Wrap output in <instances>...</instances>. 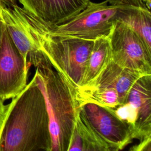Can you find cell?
Segmentation results:
<instances>
[{"instance_id": "obj_1", "label": "cell", "mask_w": 151, "mask_h": 151, "mask_svg": "<svg viewBox=\"0 0 151 151\" xmlns=\"http://www.w3.org/2000/svg\"><path fill=\"white\" fill-rule=\"evenodd\" d=\"M10 103L0 151H51L49 116L34 77Z\"/></svg>"}, {"instance_id": "obj_2", "label": "cell", "mask_w": 151, "mask_h": 151, "mask_svg": "<svg viewBox=\"0 0 151 151\" xmlns=\"http://www.w3.org/2000/svg\"><path fill=\"white\" fill-rule=\"evenodd\" d=\"M35 80L44 96L49 116L51 151H68L80 105L76 90L40 50L28 57Z\"/></svg>"}, {"instance_id": "obj_3", "label": "cell", "mask_w": 151, "mask_h": 151, "mask_svg": "<svg viewBox=\"0 0 151 151\" xmlns=\"http://www.w3.org/2000/svg\"><path fill=\"white\" fill-rule=\"evenodd\" d=\"M130 5L109 4L106 0L90 1L83 11L68 21L52 25L50 35L89 40L109 36L116 21Z\"/></svg>"}, {"instance_id": "obj_4", "label": "cell", "mask_w": 151, "mask_h": 151, "mask_svg": "<svg viewBox=\"0 0 151 151\" xmlns=\"http://www.w3.org/2000/svg\"><path fill=\"white\" fill-rule=\"evenodd\" d=\"M94 40L49 35L41 51L52 66L77 90L82 83Z\"/></svg>"}, {"instance_id": "obj_5", "label": "cell", "mask_w": 151, "mask_h": 151, "mask_svg": "<svg viewBox=\"0 0 151 151\" xmlns=\"http://www.w3.org/2000/svg\"><path fill=\"white\" fill-rule=\"evenodd\" d=\"M0 15L9 37L27 61L41 50L52 26L17 3L7 5L1 2Z\"/></svg>"}, {"instance_id": "obj_6", "label": "cell", "mask_w": 151, "mask_h": 151, "mask_svg": "<svg viewBox=\"0 0 151 151\" xmlns=\"http://www.w3.org/2000/svg\"><path fill=\"white\" fill-rule=\"evenodd\" d=\"M109 37L114 63L143 75L151 74V50L131 28L117 20Z\"/></svg>"}, {"instance_id": "obj_7", "label": "cell", "mask_w": 151, "mask_h": 151, "mask_svg": "<svg viewBox=\"0 0 151 151\" xmlns=\"http://www.w3.org/2000/svg\"><path fill=\"white\" fill-rule=\"evenodd\" d=\"M79 112L112 151L122 150L133 142L130 126L120 120L112 107L86 103L80 106Z\"/></svg>"}, {"instance_id": "obj_8", "label": "cell", "mask_w": 151, "mask_h": 151, "mask_svg": "<svg viewBox=\"0 0 151 151\" xmlns=\"http://www.w3.org/2000/svg\"><path fill=\"white\" fill-rule=\"evenodd\" d=\"M30 63L24 59L6 29L0 45V98L3 100L18 96L27 84Z\"/></svg>"}, {"instance_id": "obj_9", "label": "cell", "mask_w": 151, "mask_h": 151, "mask_svg": "<svg viewBox=\"0 0 151 151\" xmlns=\"http://www.w3.org/2000/svg\"><path fill=\"white\" fill-rule=\"evenodd\" d=\"M127 101L138 110L137 119L132 129L133 138L139 143L131 151L151 150V74L140 77L132 86Z\"/></svg>"}, {"instance_id": "obj_10", "label": "cell", "mask_w": 151, "mask_h": 151, "mask_svg": "<svg viewBox=\"0 0 151 151\" xmlns=\"http://www.w3.org/2000/svg\"><path fill=\"white\" fill-rule=\"evenodd\" d=\"M22 8L45 22L58 25L81 11L90 0H18Z\"/></svg>"}, {"instance_id": "obj_11", "label": "cell", "mask_w": 151, "mask_h": 151, "mask_svg": "<svg viewBox=\"0 0 151 151\" xmlns=\"http://www.w3.org/2000/svg\"><path fill=\"white\" fill-rule=\"evenodd\" d=\"M143 76L145 75L120 66L111 60L94 80L80 87L114 88L118 93L121 105L127 101L129 93L133 84Z\"/></svg>"}, {"instance_id": "obj_12", "label": "cell", "mask_w": 151, "mask_h": 151, "mask_svg": "<svg viewBox=\"0 0 151 151\" xmlns=\"http://www.w3.org/2000/svg\"><path fill=\"white\" fill-rule=\"evenodd\" d=\"M112 151L111 147L78 112L68 151Z\"/></svg>"}, {"instance_id": "obj_13", "label": "cell", "mask_w": 151, "mask_h": 151, "mask_svg": "<svg viewBox=\"0 0 151 151\" xmlns=\"http://www.w3.org/2000/svg\"><path fill=\"white\" fill-rule=\"evenodd\" d=\"M111 60V51L109 36L94 40L81 86H84L94 80Z\"/></svg>"}, {"instance_id": "obj_14", "label": "cell", "mask_w": 151, "mask_h": 151, "mask_svg": "<svg viewBox=\"0 0 151 151\" xmlns=\"http://www.w3.org/2000/svg\"><path fill=\"white\" fill-rule=\"evenodd\" d=\"M119 21L131 28L151 50V12L147 8L130 5L120 16Z\"/></svg>"}, {"instance_id": "obj_15", "label": "cell", "mask_w": 151, "mask_h": 151, "mask_svg": "<svg viewBox=\"0 0 151 151\" xmlns=\"http://www.w3.org/2000/svg\"><path fill=\"white\" fill-rule=\"evenodd\" d=\"M76 96L80 106L86 103L112 108L120 105L118 93L113 88L79 87L76 90Z\"/></svg>"}, {"instance_id": "obj_16", "label": "cell", "mask_w": 151, "mask_h": 151, "mask_svg": "<svg viewBox=\"0 0 151 151\" xmlns=\"http://www.w3.org/2000/svg\"><path fill=\"white\" fill-rule=\"evenodd\" d=\"M112 109L114 113L120 120L129 124L132 129L138 117V110L134 104L127 101L125 103Z\"/></svg>"}, {"instance_id": "obj_17", "label": "cell", "mask_w": 151, "mask_h": 151, "mask_svg": "<svg viewBox=\"0 0 151 151\" xmlns=\"http://www.w3.org/2000/svg\"><path fill=\"white\" fill-rule=\"evenodd\" d=\"M11 103L5 104L4 100L0 98V142L4 124L10 109Z\"/></svg>"}, {"instance_id": "obj_18", "label": "cell", "mask_w": 151, "mask_h": 151, "mask_svg": "<svg viewBox=\"0 0 151 151\" xmlns=\"http://www.w3.org/2000/svg\"><path fill=\"white\" fill-rule=\"evenodd\" d=\"M109 4H128L146 8L142 0H106Z\"/></svg>"}, {"instance_id": "obj_19", "label": "cell", "mask_w": 151, "mask_h": 151, "mask_svg": "<svg viewBox=\"0 0 151 151\" xmlns=\"http://www.w3.org/2000/svg\"><path fill=\"white\" fill-rule=\"evenodd\" d=\"M4 2L0 1V2ZM4 3H5V2H4ZM5 4H6V3H5ZM5 29H6L5 25L4 22H3V21H2V19L1 17V15H0V45L2 43V39H3V37H4V34Z\"/></svg>"}, {"instance_id": "obj_20", "label": "cell", "mask_w": 151, "mask_h": 151, "mask_svg": "<svg viewBox=\"0 0 151 151\" xmlns=\"http://www.w3.org/2000/svg\"><path fill=\"white\" fill-rule=\"evenodd\" d=\"M143 3L145 5L146 8L150 10V4H151V0H142Z\"/></svg>"}, {"instance_id": "obj_21", "label": "cell", "mask_w": 151, "mask_h": 151, "mask_svg": "<svg viewBox=\"0 0 151 151\" xmlns=\"http://www.w3.org/2000/svg\"><path fill=\"white\" fill-rule=\"evenodd\" d=\"M0 1L6 3L8 5H12L15 3H17V0H0Z\"/></svg>"}]
</instances>
